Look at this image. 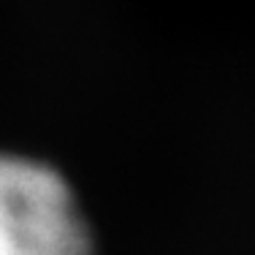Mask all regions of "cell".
I'll list each match as a JSON object with an SVG mask.
<instances>
[{
    "label": "cell",
    "mask_w": 255,
    "mask_h": 255,
    "mask_svg": "<svg viewBox=\"0 0 255 255\" xmlns=\"http://www.w3.org/2000/svg\"><path fill=\"white\" fill-rule=\"evenodd\" d=\"M0 255H90V234L63 179L0 155Z\"/></svg>",
    "instance_id": "6da1fadb"
}]
</instances>
